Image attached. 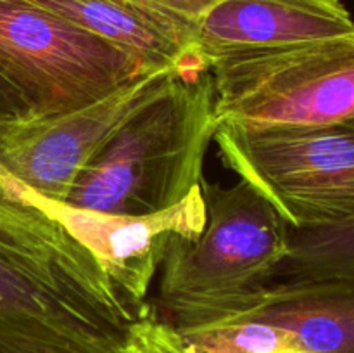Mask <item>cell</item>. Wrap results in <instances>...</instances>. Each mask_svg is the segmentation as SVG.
Returning <instances> with one entry per match:
<instances>
[{
	"instance_id": "6da1fadb",
	"label": "cell",
	"mask_w": 354,
	"mask_h": 353,
	"mask_svg": "<svg viewBox=\"0 0 354 353\" xmlns=\"http://www.w3.org/2000/svg\"><path fill=\"white\" fill-rule=\"evenodd\" d=\"M201 190L206 227L197 239H169L152 303L178 334L248 310L289 251L290 225L244 180L230 187L203 180Z\"/></svg>"
},
{
	"instance_id": "7a4b0ae2",
	"label": "cell",
	"mask_w": 354,
	"mask_h": 353,
	"mask_svg": "<svg viewBox=\"0 0 354 353\" xmlns=\"http://www.w3.org/2000/svg\"><path fill=\"white\" fill-rule=\"evenodd\" d=\"M218 127L209 68L178 73L80 170L64 203L133 217L169 210L204 180Z\"/></svg>"
},
{
	"instance_id": "3957f363",
	"label": "cell",
	"mask_w": 354,
	"mask_h": 353,
	"mask_svg": "<svg viewBox=\"0 0 354 353\" xmlns=\"http://www.w3.org/2000/svg\"><path fill=\"white\" fill-rule=\"evenodd\" d=\"M213 141L225 166L292 228L354 220V120L313 127L221 123Z\"/></svg>"
},
{
	"instance_id": "277c9868",
	"label": "cell",
	"mask_w": 354,
	"mask_h": 353,
	"mask_svg": "<svg viewBox=\"0 0 354 353\" xmlns=\"http://www.w3.org/2000/svg\"><path fill=\"white\" fill-rule=\"evenodd\" d=\"M207 68L220 125L354 120V35L227 55Z\"/></svg>"
},
{
	"instance_id": "5b68a950",
	"label": "cell",
	"mask_w": 354,
	"mask_h": 353,
	"mask_svg": "<svg viewBox=\"0 0 354 353\" xmlns=\"http://www.w3.org/2000/svg\"><path fill=\"white\" fill-rule=\"evenodd\" d=\"M0 73L38 120L80 109L151 71L26 0H0Z\"/></svg>"
},
{
	"instance_id": "8992f818",
	"label": "cell",
	"mask_w": 354,
	"mask_h": 353,
	"mask_svg": "<svg viewBox=\"0 0 354 353\" xmlns=\"http://www.w3.org/2000/svg\"><path fill=\"white\" fill-rule=\"evenodd\" d=\"M178 73H145L80 109L12 125L0 135V165L41 196L64 201L80 170Z\"/></svg>"
},
{
	"instance_id": "52a82bcc",
	"label": "cell",
	"mask_w": 354,
	"mask_h": 353,
	"mask_svg": "<svg viewBox=\"0 0 354 353\" xmlns=\"http://www.w3.org/2000/svg\"><path fill=\"white\" fill-rule=\"evenodd\" d=\"M10 176L14 190L26 203L47 213L62 225L90 255L124 296L149 314V287L161 266L173 235L197 239L206 227V201L201 185L173 208L152 215H116L73 206L50 199L16 176Z\"/></svg>"
},
{
	"instance_id": "ba28073f",
	"label": "cell",
	"mask_w": 354,
	"mask_h": 353,
	"mask_svg": "<svg viewBox=\"0 0 354 353\" xmlns=\"http://www.w3.org/2000/svg\"><path fill=\"white\" fill-rule=\"evenodd\" d=\"M354 35L339 0H221L196 23V47L214 59Z\"/></svg>"
},
{
	"instance_id": "9c48e42d",
	"label": "cell",
	"mask_w": 354,
	"mask_h": 353,
	"mask_svg": "<svg viewBox=\"0 0 354 353\" xmlns=\"http://www.w3.org/2000/svg\"><path fill=\"white\" fill-rule=\"evenodd\" d=\"M121 48L147 71L207 68L194 40L196 24L147 0H26Z\"/></svg>"
},
{
	"instance_id": "30bf717a",
	"label": "cell",
	"mask_w": 354,
	"mask_h": 353,
	"mask_svg": "<svg viewBox=\"0 0 354 353\" xmlns=\"http://www.w3.org/2000/svg\"><path fill=\"white\" fill-rule=\"evenodd\" d=\"M237 320L283 329L296 353H354V275L270 280Z\"/></svg>"
},
{
	"instance_id": "8fae6325",
	"label": "cell",
	"mask_w": 354,
	"mask_h": 353,
	"mask_svg": "<svg viewBox=\"0 0 354 353\" xmlns=\"http://www.w3.org/2000/svg\"><path fill=\"white\" fill-rule=\"evenodd\" d=\"M354 275V220L313 228H292L289 251L270 280Z\"/></svg>"
},
{
	"instance_id": "7c38bea8",
	"label": "cell",
	"mask_w": 354,
	"mask_h": 353,
	"mask_svg": "<svg viewBox=\"0 0 354 353\" xmlns=\"http://www.w3.org/2000/svg\"><path fill=\"white\" fill-rule=\"evenodd\" d=\"M190 353H296L283 329L259 320H237L180 334Z\"/></svg>"
},
{
	"instance_id": "4fadbf2b",
	"label": "cell",
	"mask_w": 354,
	"mask_h": 353,
	"mask_svg": "<svg viewBox=\"0 0 354 353\" xmlns=\"http://www.w3.org/2000/svg\"><path fill=\"white\" fill-rule=\"evenodd\" d=\"M127 353H190L178 332L162 322L156 310L135 322L127 341Z\"/></svg>"
},
{
	"instance_id": "5bb4252c",
	"label": "cell",
	"mask_w": 354,
	"mask_h": 353,
	"mask_svg": "<svg viewBox=\"0 0 354 353\" xmlns=\"http://www.w3.org/2000/svg\"><path fill=\"white\" fill-rule=\"evenodd\" d=\"M31 118V111L16 87L0 73V127L21 123Z\"/></svg>"
},
{
	"instance_id": "9a60e30c",
	"label": "cell",
	"mask_w": 354,
	"mask_h": 353,
	"mask_svg": "<svg viewBox=\"0 0 354 353\" xmlns=\"http://www.w3.org/2000/svg\"><path fill=\"white\" fill-rule=\"evenodd\" d=\"M158 9L196 24L207 10L221 0H147Z\"/></svg>"
}]
</instances>
